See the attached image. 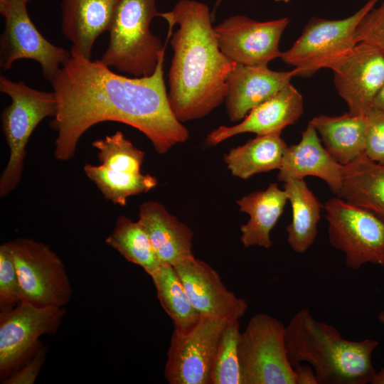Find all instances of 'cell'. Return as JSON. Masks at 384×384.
Segmentation results:
<instances>
[{
	"label": "cell",
	"mask_w": 384,
	"mask_h": 384,
	"mask_svg": "<svg viewBox=\"0 0 384 384\" xmlns=\"http://www.w3.org/2000/svg\"><path fill=\"white\" fill-rule=\"evenodd\" d=\"M164 53L149 76L114 73L100 60L85 58L75 48L50 82L57 100L50 121L58 132L54 156L71 159L81 136L105 121L129 125L142 132L160 154L187 141L189 132L170 106L164 78Z\"/></svg>",
	"instance_id": "1"
},
{
	"label": "cell",
	"mask_w": 384,
	"mask_h": 384,
	"mask_svg": "<svg viewBox=\"0 0 384 384\" xmlns=\"http://www.w3.org/2000/svg\"><path fill=\"white\" fill-rule=\"evenodd\" d=\"M159 16L169 28L178 26L170 41L174 54L168 98L172 111L182 123L203 118L224 102L227 78L237 63L220 50L206 4L179 0Z\"/></svg>",
	"instance_id": "2"
},
{
	"label": "cell",
	"mask_w": 384,
	"mask_h": 384,
	"mask_svg": "<svg viewBox=\"0 0 384 384\" xmlns=\"http://www.w3.org/2000/svg\"><path fill=\"white\" fill-rule=\"evenodd\" d=\"M284 339L291 365L309 363L318 384L372 383L377 340L346 339L334 326L317 321L307 308L297 312L285 326Z\"/></svg>",
	"instance_id": "3"
},
{
	"label": "cell",
	"mask_w": 384,
	"mask_h": 384,
	"mask_svg": "<svg viewBox=\"0 0 384 384\" xmlns=\"http://www.w3.org/2000/svg\"><path fill=\"white\" fill-rule=\"evenodd\" d=\"M156 0H121L109 30L107 48L100 60L134 77L151 75L166 45L150 29L159 16Z\"/></svg>",
	"instance_id": "4"
},
{
	"label": "cell",
	"mask_w": 384,
	"mask_h": 384,
	"mask_svg": "<svg viewBox=\"0 0 384 384\" xmlns=\"http://www.w3.org/2000/svg\"><path fill=\"white\" fill-rule=\"evenodd\" d=\"M0 91L11 100L1 115L2 131L9 149V161L0 178V196L4 197L19 183L28 139L43 119L54 117L57 100L54 92L40 91L4 75L0 76Z\"/></svg>",
	"instance_id": "5"
},
{
	"label": "cell",
	"mask_w": 384,
	"mask_h": 384,
	"mask_svg": "<svg viewBox=\"0 0 384 384\" xmlns=\"http://www.w3.org/2000/svg\"><path fill=\"white\" fill-rule=\"evenodd\" d=\"M284 334L285 326L269 314L250 319L238 341L242 384H297Z\"/></svg>",
	"instance_id": "6"
},
{
	"label": "cell",
	"mask_w": 384,
	"mask_h": 384,
	"mask_svg": "<svg viewBox=\"0 0 384 384\" xmlns=\"http://www.w3.org/2000/svg\"><path fill=\"white\" fill-rule=\"evenodd\" d=\"M330 244L352 270L367 263L384 267V217L336 196L323 205Z\"/></svg>",
	"instance_id": "7"
},
{
	"label": "cell",
	"mask_w": 384,
	"mask_h": 384,
	"mask_svg": "<svg viewBox=\"0 0 384 384\" xmlns=\"http://www.w3.org/2000/svg\"><path fill=\"white\" fill-rule=\"evenodd\" d=\"M378 0H368L358 11L343 19L313 17L290 48L280 58L297 71L298 77H311L346 53L357 43L354 33L362 18Z\"/></svg>",
	"instance_id": "8"
},
{
	"label": "cell",
	"mask_w": 384,
	"mask_h": 384,
	"mask_svg": "<svg viewBox=\"0 0 384 384\" xmlns=\"http://www.w3.org/2000/svg\"><path fill=\"white\" fill-rule=\"evenodd\" d=\"M7 244L11 251L23 300L35 305L64 307L73 294L64 264L50 247L31 238Z\"/></svg>",
	"instance_id": "9"
},
{
	"label": "cell",
	"mask_w": 384,
	"mask_h": 384,
	"mask_svg": "<svg viewBox=\"0 0 384 384\" xmlns=\"http://www.w3.org/2000/svg\"><path fill=\"white\" fill-rule=\"evenodd\" d=\"M24 0H0L5 27L0 38V67L9 70L14 62L32 60L41 65L50 82L70 57V51L48 41L31 21Z\"/></svg>",
	"instance_id": "10"
},
{
	"label": "cell",
	"mask_w": 384,
	"mask_h": 384,
	"mask_svg": "<svg viewBox=\"0 0 384 384\" xmlns=\"http://www.w3.org/2000/svg\"><path fill=\"white\" fill-rule=\"evenodd\" d=\"M65 314L64 307L41 306L25 300L1 311V378L5 380L24 363L39 346L41 336L55 334Z\"/></svg>",
	"instance_id": "11"
},
{
	"label": "cell",
	"mask_w": 384,
	"mask_h": 384,
	"mask_svg": "<svg viewBox=\"0 0 384 384\" xmlns=\"http://www.w3.org/2000/svg\"><path fill=\"white\" fill-rule=\"evenodd\" d=\"M228 320L201 315L185 334L173 331L164 376L170 384H210L218 345Z\"/></svg>",
	"instance_id": "12"
},
{
	"label": "cell",
	"mask_w": 384,
	"mask_h": 384,
	"mask_svg": "<svg viewBox=\"0 0 384 384\" xmlns=\"http://www.w3.org/2000/svg\"><path fill=\"white\" fill-rule=\"evenodd\" d=\"M289 19L257 21L243 15L231 16L213 26L221 52L237 64L268 65L280 58L279 41Z\"/></svg>",
	"instance_id": "13"
},
{
	"label": "cell",
	"mask_w": 384,
	"mask_h": 384,
	"mask_svg": "<svg viewBox=\"0 0 384 384\" xmlns=\"http://www.w3.org/2000/svg\"><path fill=\"white\" fill-rule=\"evenodd\" d=\"M339 95L355 115L366 116L384 86V54L375 47L358 43L329 66Z\"/></svg>",
	"instance_id": "14"
},
{
	"label": "cell",
	"mask_w": 384,
	"mask_h": 384,
	"mask_svg": "<svg viewBox=\"0 0 384 384\" xmlns=\"http://www.w3.org/2000/svg\"><path fill=\"white\" fill-rule=\"evenodd\" d=\"M174 268L200 315L226 320H239L245 315L247 302L230 291L208 263L194 257Z\"/></svg>",
	"instance_id": "15"
},
{
	"label": "cell",
	"mask_w": 384,
	"mask_h": 384,
	"mask_svg": "<svg viewBox=\"0 0 384 384\" xmlns=\"http://www.w3.org/2000/svg\"><path fill=\"white\" fill-rule=\"evenodd\" d=\"M303 112L302 95L289 82L252 109L240 123L230 127L220 126L211 131L206 136L205 143L208 146H215L246 132L256 135L282 133L286 127L296 123Z\"/></svg>",
	"instance_id": "16"
},
{
	"label": "cell",
	"mask_w": 384,
	"mask_h": 384,
	"mask_svg": "<svg viewBox=\"0 0 384 384\" xmlns=\"http://www.w3.org/2000/svg\"><path fill=\"white\" fill-rule=\"evenodd\" d=\"M297 74L295 68L277 71L267 65L236 64L228 76L224 100L230 120L243 119L252 109L290 82Z\"/></svg>",
	"instance_id": "17"
},
{
	"label": "cell",
	"mask_w": 384,
	"mask_h": 384,
	"mask_svg": "<svg viewBox=\"0 0 384 384\" xmlns=\"http://www.w3.org/2000/svg\"><path fill=\"white\" fill-rule=\"evenodd\" d=\"M343 170V166L329 153L314 127L308 123L300 141L287 146L277 179L284 183L315 176L324 181L337 196L342 186Z\"/></svg>",
	"instance_id": "18"
},
{
	"label": "cell",
	"mask_w": 384,
	"mask_h": 384,
	"mask_svg": "<svg viewBox=\"0 0 384 384\" xmlns=\"http://www.w3.org/2000/svg\"><path fill=\"white\" fill-rule=\"evenodd\" d=\"M138 216L161 265L175 267L195 257L193 230L164 205L154 201L144 202L139 206Z\"/></svg>",
	"instance_id": "19"
},
{
	"label": "cell",
	"mask_w": 384,
	"mask_h": 384,
	"mask_svg": "<svg viewBox=\"0 0 384 384\" xmlns=\"http://www.w3.org/2000/svg\"><path fill=\"white\" fill-rule=\"evenodd\" d=\"M120 1L62 0V33L85 58L98 36L109 31Z\"/></svg>",
	"instance_id": "20"
},
{
	"label": "cell",
	"mask_w": 384,
	"mask_h": 384,
	"mask_svg": "<svg viewBox=\"0 0 384 384\" xmlns=\"http://www.w3.org/2000/svg\"><path fill=\"white\" fill-rule=\"evenodd\" d=\"M287 201L285 190L277 183L237 201L240 210L249 215L247 222L240 227V241L245 247L258 246L267 249L272 245L270 233L283 213Z\"/></svg>",
	"instance_id": "21"
},
{
	"label": "cell",
	"mask_w": 384,
	"mask_h": 384,
	"mask_svg": "<svg viewBox=\"0 0 384 384\" xmlns=\"http://www.w3.org/2000/svg\"><path fill=\"white\" fill-rule=\"evenodd\" d=\"M329 153L342 166L364 154L367 116L348 112L340 116L324 114L309 122Z\"/></svg>",
	"instance_id": "22"
},
{
	"label": "cell",
	"mask_w": 384,
	"mask_h": 384,
	"mask_svg": "<svg viewBox=\"0 0 384 384\" xmlns=\"http://www.w3.org/2000/svg\"><path fill=\"white\" fill-rule=\"evenodd\" d=\"M337 196L384 217V166L364 154L343 166L342 186Z\"/></svg>",
	"instance_id": "23"
},
{
	"label": "cell",
	"mask_w": 384,
	"mask_h": 384,
	"mask_svg": "<svg viewBox=\"0 0 384 384\" xmlns=\"http://www.w3.org/2000/svg\"><path fill=\"white\" fill-rule=\"evenodd\" d=\"M287 147L281 133L257 135L231 149L223 160L233 176L248 179L260 173L279 170Z\"/></svg>",
	"instance_id": "24"
},
{
	"label": "cell",
	"mask_w": 384,
	"mask_h": 384,
	"mask_svg": "<svg viewBox=\"0 0 384 384\" xmlns=\"http://www.w3.org/2000/svg\"><path fill=\"white\" fill-rule=\"evenodd\" d=\"M284 189L292 206V220L286 228L287 242L294 252L303 254L316 240L323 205L304 179L284 182Z\"/></svg>",
	"instance_id": "25"
},
{
	"label": "cell",
	"mask_w": 384,
	"mask_h": 384,
	"mask_svg": "<svg viewBox=\"0 0 384 384\" xmlns=\"http://www.w3.org/2000/svg\"><path fill=\"white\" fill-rule=\"evenodd\" d=\"M150 277L162 308L173 321L174 331L185 334L191 331L201 315L191 303L174 267L163 264Z\"/></svg>",
	"instance_id": "26"
},
{
	"label": "cell",
	"mask_w": 384,
	"mask_h": 384,
	"mask_svg": "<svg viewBox=\"0 0 384 384\" xmlns=\"http://www.w3.org/2000/svg\"><path fill=\"white\" fill-rule=\"evenodd\" d=\"M105 243L127 261L143 268L149 276L161 265L146 232L138 220L119 216Z\"/></svg>",
	"instance_id": "27"
},
{
	"label": "cell",
	"mask_w": 384,
	"mask_h": 384,
	"mask_svg": "<svg viewBox=\"0 0 384 384\" xmlns=\"http://www.w3.org/2000/svg\"><path fill=\"white\" fill-rule=\"evenodd\" d=\"M84 171L106 199L122 206L126 205L129 196L146 193L158 184L157 179L150 174L117 171L102 164H87Z\"/></svg>",
	"instance_id": "28"
},
{
	"label": "cell",
	"mask_w": 384,
	"mask_h": 384,
	"mask_svg": "<svg viewBox=\"0 0 384 384\" xmlns=\"http://www.w3.org/2000/svg\"><path fill=\"white\" fill-rule=\"evenodd\" d=\"M240 334L239 320H228L214 357L210 384H242L238 358Z\"/></svg>",
	"instance_id": "29"
},
{
	"label": "cell",
	"mask_w": 384,
	"mask_h": 384,
	"mask_svg": "<svg viewBox=\"0 0 384 384\" xmlns=\"http://www.w3.org/2000/svg\"><path fill=\"white\" fill-rule=\"evenodd\" d=\"M92 146L98 151L102 165L117 171L141 173L145 153L136 148L122 132L95 140Z\"/></svg>",
	"instance_id": "30"
},
{
	"label": "cell",
	"mask_w": 384,
	"mask_h": 384,
	"mask_svg": "<svg viewBox=\"0 0 384 384\" xmlns=\"http://www.w3.org/2000/svg\"><path fill=\"white\" fill-rule=\"evenodd\" d=\"M23 300L11 251L7 242L0 245V309L9 310Z\"/></svg>",
	"instance_id": "31"
},
{
	"label": "cell",
	"mask_w": 384,
	"mask_h": 384,
	"mask_svg": "<svg viewBox=\"0 0 384 384\" xmlns=\"http://www.w3.org/2000/svg\"><path fill=\"white\" fill-rule=\"evenodd\" d=\"M358 43L370 44L384 54V1L371 9L361 20L354 33Z\"/></svg>",
	"instance_id": "32"
},
{
	"label": "cell",
	"mask_w": 384,
	"mask_h": 384,
	"mask_svg": "<svg viewBox=\"0 0 384 384\" xmlns=\"http://www.w3.org/2000/svg\"><path fill=\"white\" fill-rule=\"evenodd\" d=\"M367 116L364 154L384 166V112L372 108Z\"/></svg>",
	"instance_id": "33"
},
{
	"label": "cell",
	"mask_w": 384,
	"mask_h": 384,
	"mask_svg": "<svg viewBox=\"0 0 384 384\" xmlns=\"http://www.w3.org/2000/svg\"><path fill=\"white\" fill-rule=\"evenodd\" d=\"M46 355V348L40 345L18 368L3 382L5 384H33L41 370Z\"/></svg>",
	"instance_id": "34"
},
{
	"label": "cell",
	"mask_w": 384,
	"mask_h": 384,
	"mask_svg": "<svg viewBox=\"0 0 384 384\" xmlns=\"http://www.w3.org/2000/svg\"><path fill=\"white\" fill-rule=\"evenodd\" d=\"M297 384H318L314 369L310 365L300 364L294 368Z\"/></svg>",
	"instance_id": "35"
},
{
	"label": "cell",
	"mask_w": 384,
	"mask_h": 384,
	"mask_svg": "<svg viewBox=\"0 0 384 384\" xmlns=\"http://www.w3.org/2000/svg\"><path fill=\"white\" fill-rule=\"evenodd\" d=\"M373 108H375L384 112V86L375 98Z\"/></svg>",
	"instance_id": "36"
},
{
	"label": "cell",
	"mask_w": 384,
	"mask_h": 384,
	"mask_svg": "<svg viewBox=\"0 0 384 384\" xmlns=\"http://www.w3.org/2000/svg\"><path fill=\"white\" fill-rule=\"evenodd\" d=\"M372 384H384V367L376 371Z\"/></svg>",
	"instance_id": "37"
},
{
	"label": "cell",
	"mask_w": 384,
	"mask_h": 384,
	"mask_svg": "<svg viewBox=\"0 0 384 384\" xmlns=\"http://www.w3.org/2000/svg\"><path fill=\"white\" fill-rule=\"evenodd\" d=\"M222 1H223V0H216V1H215V6H214V8H213V10L212 12H211L212 19L214 18V15H215V9H217V7H218V6L220 5Z\"/></svg>",
	"instance_id": "38"
},
{
	"label": "cell",
	"mask_w": 384,
	"mask_h": 384,
	"mask_svg": "<svg viewBox=\"0 0 384 384\" xmlns=\"http://www.w3.org/2000/svg\"><path fill=\"white\" fill-rule=\"evenodd\" d=\"M275 1H277V2H284V3H288L290 0H274Z\"/></svg>",
	"instance_id": "39"
},
{
	"label": "cell",
	"mask_w": 384,
	"mask_h": 384,
	"mask_svg": "<svg viewBox=\"0 0 384 384\" xmlns=\"http://www.w3.org/2000/svg\"><path fill=\"white\" fill-rule=\"evenodd\" d=\"M24 1H26V2H28V1H30L31 0H24Z\"/></svg>",
	"instance_id": "40"
}]
</instances>
